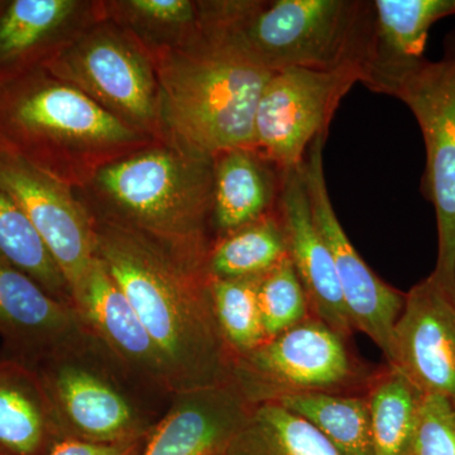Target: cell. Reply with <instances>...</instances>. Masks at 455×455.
<instances>
[{
    "instance_id": "23",
    "label": "cell",
    "mask_w": 455,
    "mask_h": 455,
    "mask_svg": "<svg viewBox=\"0 0 455 455\" xmlns=\"http://www.w3.org/2000/svg\"><path fill=\"white\" fill-rule=\"evenodd\" d=\"M224 455H341L313 425L277 403L254 405Z\"/></svg>"
},
{
    "instance_id": "12",
    "label": "cell",
    "mask_w": 455,
    "mask_h": 455,
    "mask_svg": "<svg viewBox=\"0 0 455 455\" xmlns=\"http://www.w3.org/2000/svg\"><path fill=\"white\" fill-rule=\"evenodd\" d=\"M328 136L314 140L301 164L314 223L333 257L341 295L355 331L366 334L390 361L392 335L403 311L405 293L381 280L352 244L329 196L324 172Z\"/></svg>"
},
{
    "instance_id": "18",
    "label": "cell",
    "mask_w": 455,
    "mask_h": 455,
    "mask_svg": "<svg viewBox=\"0 0 455 455\" xmlns=\"http://www.w3.org/2000/svg\"><path fill=\"white\" fill-rule=\"evenodd\" d=\"M101 16V2L12 0L3 3L0 82L40 68Z\"/></svg>"
},
{
    "instance_id": "19",
    "label": "cell",
    "mask_w": 455,
    "mask_h": 455,
    "mask_svg": "<svg viewBox=\"0 0 455 455\" xmlns=\"http://www.w3.org/2000/svg\"><path fill=\"white\" fill-rule=\"evenodd\" d=\"M370 59L362 84L390 95L403 77L427 61L431 27L455 16V0H374Z\"/></svg>"
},
{
    "instance_id": "7",
    "label": "cell",
    "mask_w": 455,
    "mask_h": 455,
    "mask_svg": "<svg viewBox=\"0 0 455 455\" xmlns=\"http://www.w3.org/2000/svg\"><path fill=\"white\" fill-rule=\"evenodd\" d=\"M40 68L79 89L133 130L160 140L154 59L104 12Z\"/></svg>"
},
{
    "instance_id": "17",
    "label": "cell",
    "mask_w": 455,
    "mask_h": 455,
    "mask_svg": "<svg viewBox=\"0 0 455 455\" xmlns=\"http://www.w3.org/2000/svg\"><path fill=\"white\" fill-rule=\"evenodd\" d=\"M253 407L233 381L178 392L147 438L142 455H223Z\"/></svg>"
},
{
    "instance_id": "24",
    "label": "cell",
    "mask_w": 455,
    "mask_h": 455,
    "mask_svg": "<svg viewBox=\"0 0 455 455\" xmlns=\"http://www.w3.org/2000/svg\"><path fill=\"white\" fill-rule=\"evenodd\" d=\"M319 430L341 455H373L364 395H289L275 401Z\"/></svg>"
},
{
    "instance_id": "22",
    "label": "cell",
    "mask_w": 455,
    "mask_h": 455,
    "mask_svg": "<svg viewBox=\"0 0 455 455\" xmlns=\"http://www.w3.org/2000/svg\"><path fill=\"white\" fill-rule=\"evenodd\" d=\"M370 414L373 455H410L424 394L398 371L386 364L376 371L364 392Z\"/></svg>"
},
{
    "instance_id": "9",
    "label": "cell",
    "mask_w": 455,
    "mask_h": 455,
    "mask_svg": "<svg viewBox=\"0 0 455 455\" xmlns=\"http://www.w3.org/2000/svg\"><path fill=\"white\" fill-rule=\"evenodd\" d=\"M423 133L427 164L421 190L435 209L438 257L431 276L455 296V29L438 61L427 60L395 86Z\"/></svg>"
},
{
    "instance_id": "10",
    "label": "cell",
    "mask_w": 455,
    "mask_h": 455,
    "mask_svg": "<svg viewBox=\"0 0 455 455\" xmlns=\"http://www.w3.org/2000/svg\"><path fill=\"white\" fill-rule=\"evenodd\" d=\"M363 74L289 68L269 77L254 119L253 148L278 170L299 169L314 140L328 136L340 101Z\"/></svg>"
},
{
    "instance_id": "28",
    "label": "cell",
    "mask_w": 455,
    "mask_h": 455,
    "mask_svg": "<svg viewBox=\"0 0 455 455\" xmlns=\"http://www.w3.org/2000/svg\"><path fill=\"white\" fill-rule=\"evenodd\" d=\"M260 277L212 280L215 314L235 357L252 352L267 340L259 300Z\"/></svg>"
},
{
    "instance_id": "5",
    "label": "cell",
    "mask_w": 455,
    "mask_h": 455,
    "mask_svg": "<svg viewBox=\"0 0 455 455\" xmlns=\"http://www.w3.org/2000/svg\"><path fill=\"white\" fill-rule=\"evenodd\" d=\"M373 23L367 0H244L230 27L272 74L344 68L363 74Z\"/></svg>"
},
{
    "instance_id": "2",
    "label": "cell",
    "mask_w": 455,
    "mask_h": 455,
    "mask_svg": "<svg viewBox=\"0 0 455 455\" xmlns=\"http://www.w3.org/2000/svg\"><path fill=\"white\" fill-rule=\"evenodd\" d=\"M151 56L160 140L212 160L253 148L257 107L272 73L232 27L200 18L193 37Z\"/></svg>"
},
{
    "instance_id": "21",
    "label": "cell",
    "mask_w": 455,
    "mask_h": 455,
    "mask_svg": "<svg viewBox=\"0 0 455 455\" xmlns=\"http://www.w3.org/2000/svg\"><path fill=\"white\" fill-rule=\"evenodd\" d=\"M283 172L254 148L214 157L212 229L215 239L260 220L276 209Z\"/></svg>"
},
{
    "instance_id": "25",
    "label": "cell",
    "mask_w": 455,
    "mask_h": 455,
    "mask_svg": "<svg viewBox=\"0 0 455 455\" xmlns=\"http://www.w3.org/2000/svg\"><path fill=\"white\" fill-rule=\"evenodd\" d=\"M287 256L286 242L276 209L215 239L206 260L212 280L259 277Z\"/></svg>"
},
{
    "instance_id": "33",
    "label": "cell",
    "mask_w": 455,
    "mask_h": 455,
    "mask_svg": "<svg viewBox=\"0 0 455 455\" xmlns=\"http://www.w3.org/2000/svg\"><path fill=\"white\" fill-rule=\"evenodd\" d=\"M224 455V454H223Z\"/></svg>"
},
{
    "instance_id": "3",
    "label": "cell",
    "mask_w": 455,
    "mask_h": 455,
    "mask_svg": "<svg viewBox=\"0 0 455 455\" xmlns=\"http://www.w3.org/2000/svg\"><path fill=\"white\" fill-rule=\"evenodd\" d=\"M89 214L206 266L212 229L214 160L163 140L100 167L75 188Z\"/></svg>"
},
{
    "instance_id": "1",
    "label": "cell",
    "mask_w": 455,
    "mask_h": 455,
    "mask_svg": "<svg viewBox=\"0 0 455 455\" xmlns=\"http://www.w3.org/2000/svg\"><path fill=\"white\" fill-rule=\"evenodd\" d=\"M92 220L95 254L155 341L175 394L232 381L235 355L218 323L206 266L128 228Z\"/></svg>"
},
{
    "instance_id": "29",
    "label": "cell",
    "mask_w": 455,
    "mask_h": 455,
    "mask_svg": "<svg viewBox=\"0 0 455 455\" xmlns=\"http://www.w3.org/2000/svg\"><path fill=\"white\" fill-rule=\"evenodd\" d=\"M259 300L267 340L313 315L309 299L289 256L260 277Z\"/></svg>"
},
{
    "instance_id": "13",
    "label": "cell",
    "mask_w": 455,
    "mask_h": 455,
    "mask_svg": "<svg viewBox=\"0 0 455 455\" xmlns=\"http://www.w3.org/2000/svg\"><path fill=\"white\" fill-rule=\"evenodd\" d=\"M387 364L424 395L455 400V296L431 275L405 293Z\"/></svg>"
},
{
    "instance_id": "16",
    "label": "cell",
    "mask_w": 455,
    "mask_h": 455,
    "mask_svg": "<svg viewBox=\"0 0 455 455\" xmlns=\"http://www.w3.org/2000/svg\"><path fill=\"white\" fill-rule=\"evenodd\" d=\"M276 212L287 256L309 299L311 314L349 340L355 326L341 295L333 257L314 223L301 166L283 172Z\"/></svg>"
},
{
    "instance_id": "8",
    "label": "cell",
    "mask_w": 455,
    "mask_h": 455,
    "mask_svg": "<svg viewBox=\"0 0 455 455\" xmlns=\"http://www.w3.org/2000/svg\"><path fill=\"white\" fill-rule=\"evenodd\" d=\"M374 372L353 357L344 338L311 315L252 352L236 355L232 381L259 405L310 392L364 395Z\"/></svg>"
},
{
    "instance_id": "11",
    "label": "cell",
    "mask_w": 455,
    "mask_h": 455,
    "mask_svg": "<svg viewBox=\"0 0 455 455\" xmlns=\"http://www.w3.org/2000/svg\"><path fill=\"white\" fill-rule=\"evenodd\" d=\"M0 187L32 221L74 298L97 259L92 220L76 190L27 160L2 137Z\"/></svg>"
},
{
    "instance_id": "27",
    "label": "cell",
    "mask_w": 455,
    "mask_h": 455,
    "mask_svg": "<svg viewBox=\"0 0 455 455\" xmlns=\"http://www.w3.org/2000/svg\"><path fill=\"white\" fill-rule=\"evenodd\" d=\"M104 16L154 53L184 44L199 31V4L191 0L101 2Z\"/></svg>"
},
{
    "instance_id": "32",
    "label": "cell",
    "mask_w": 455,
    "mask_h": 455,
    "mask_svg": "<svg viewBox=\"0 0 455 455\" xmlns=\"http://www.w3.org/2000/svg\"><path fill=\"white\" fill-rule=\"evenodd\" d=\"M3 3H4V2H0V7H2V5H3Z\"/></svg>"
},
{
    "instance_id": "6",
    "label": "cell",
    "mask_w": 455,
    "mask_h": 455,
    "mask_svg": "<svg viewBox=\"0 0 455 455\" xmlns=\"http://www.w3.org/2000/svg\"><path fill=\"white\" fill-rule=\"evenodd\" d=\"M33 366L64 440L118 444L145 439L169 410L133 382L97 337Z\"/></svg>"
},
{
    "instance_id": "15",
    "label": "cell",
    "mask_w": 455,
    "mask_h": 455,
    "mask_svg": "<svg viewBox=\"0 0 455 455\" xmlns=\"http://www.w3.org/2000/svg\"><path fill=\"white\" fill-rule=\"evenodd\" d=\"M0 337L4 353L31 364L95 339L76 307L2 259Z\"/></svg>"
},
{
    "instance_id": "14",
    "label": "cell",
    "mask_w": 455,
    "mask_h": 455,
    "mask_svg": "<svg viewBox=\"0 0 455 455\" xmlns=\"http://www.w3.org/2000/svg\"><path fill=\"white\" fill-rule=\"evenodd\" d=\"M74 304L92 333L133 382L157 403L170 407L175 391L164 359L98 257L82 289L74 296Z\"/></svg>"
},
{
    "instance_id": "30",
    "label": "cell",
    "mask_w": 455,
    "mask_h": 455,
    "mask_svg": "<svg viewBox=\"0 0 455 455\" xmlns=\"http://www.w3.org/2000/svg\"><path fill=\"white\" fill-rule=\"evenodd\" d=\"M410 455H455V400L424 395Z\"/></svg>"
},
{
    "instance_id": "4",
    "label": "cell",
    "mask_w": 455,
    "mask_h": 455,
    "mask_svg": "<svg viewBox=\"0 0 455 455\" xmlns=\"http://www.w3.org/2000/svg\"><path fill=\"white\" fill-rule=\"evenodd\" d=\"M0 137L74 188L156 142L42 68L0 82Z\"/></svg>"
},
{
    "instance_id": "26",
    "label": "cell",
    "mask_w": 455,
    "mask_h": 455,
    "mask_svg": "<svg viewBox=\"0 0 455 455\" xmlns=\"http://www.w3.org/2000/svg\"><path fill=\"white\" fill-rule=\"evenodd\" d=\"M0 259L23 272L57 300L73 305L70 286L32 221L0 187Z\"/></svg>"
},
{
    "instance_id": "20",
    "label": "cell",
    "mask_w": 455,
    "mask_h": 455,
    "mask_svg": "<svg viewBox=\"0 0 455 455\" xmlns=\"http://www.w3.org/2000/svg\"><path fill=\"white\" fill-rule=\"evenodd\" d=\"M55 409L38 371L0 355V455H49L62 442Z\"/></svg>"
},
{
    "instance_id": "31",
    "label": "cell",
    "mask_w": 455,
    "mask_h": 455,
    "mask_svg": "<svg viewBox=\"0 0 455 455\" xmlns=\"http://www.w3.org/2000/svg\"><path fill=\"white\" fill-rule=\"evenodd\" d=\"M147 438L118 444H92L79 440H62L49 455H142Z\"/></svg>"
}]
</instances>
